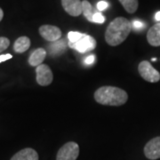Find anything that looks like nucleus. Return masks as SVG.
Here are the masks:
<instances>
[{
	"mask_svg": "<svg viewBox=\"0 0 160 160\" xmlns=\"http://www.w3.org/2000/svg\"><path fill=\"white\" fill-rule=\"evenodd\" d=\"M131 23L125 17H118L109 23L105 32V40L111 46L122 44L131 32Z\"/></svg>",
	"mask_w": 160,
	"mask_h": 160,
	"instance_id": "f257e3e1",
	"label": "nucleus"
},
{
	"mask_svg": "<svg viewBox=\"0 0 160 160\" xmlns=\"http://www.w3.org/2000/svg\"><path fill=\"white\" fill-rule=\"evenodd\" d=\"M94 100L102 105L122 106L127 102L128 94L125 90L116 86H102L94 92Z\"/></svg>",
	"mask_w": 160,
	"mask_h": 160,
	"instance_id": "f03ea898",
	"label": "nucleus"
},
{
	"mask_svg": "<svg viewBox=\"0 0 160 160\" xmlns=\"http://www.w3.org/2000/svg\"><path fill=\"white\" fill-rule=\"evenodd\" d=\"M79 155V146L75 142L65 143L58 150L56 160H77Z\"/></svg>",
	"mask_w": 160,
	"mask_h": 160,
	"instance_id": "7ed1b4c3",
	"label": "nucleus"
},
{
	"mask_svg": "<svg viewBox=\"0 0 160 160\" xmlns=\"http://www.w3.org/2000/svg\"><path fill=\"white\" fill-rule=\"evenodd\" d=\"M138 71L143 79L148 82L156 83L160 80V73L148 61H143L139 64Z\"/></svg>",
	"mask_w": 160,
	"mask_h": 160,
	"instance_id": "20e7f679",
	"label": "nucleus"
},
{
	"mask_svg": "<svg viewBox=\"0 0 160 160\" xmlns=\"http://www.w3.org/2000/svg\"><path fill=\"white\" fill-rule=\"evenodd\" d=\"M69 46L72 49L81 53H85L87 52L92 51L96 47V40L89 35L84 34L83 37L76 43L69 42Z\"/></svg>",
	"mask_w": 160,
	"mask_h": 160,
	"instance_id": "39448f33",
	"label": "nucleus"
},
{
	"mask_svg": "<svg viewBox=\"0 0 160 160\" xmlns=\"http://www.w3.org/2000/svg\"><path fill=\"white\" fill-rule=\"evenodd\" d=\"M36 79L39 86H47L51 85L53 80V75L48 65L41 64L36 68Z\"/></svg>",
	"mask_w": 160,
	"mask_h": 160,
	"instance_id": "423d86ee",
	"label": "nucleus"
},
{
	"mask_svg": "<svg viewBox=\"0 0 160 160\" xmlns=\"http://www.w3.org/2000/svg\"><path fill=\"white\" fill-rule=\"evenodd\" d=\"M144 155L150 160L160 158V136L151 139L144 147Z\"/></svg>",
	"mask_w": 160,
	"mask_h": 160,
	"instance_id": "0eeeda50",
	"label": "nucleus"
},
{
	"mask_svg": "<svg viewBox=\"0 0 160 160\" xmlns=\"http://www.w3.org/2000/svg\"><path fill=\"white\" fill-rule=\"evenodd\" d=\"M40 36L49 42H56L62 37V31L56 26L52 25H43L38 29Z\"/></svg>",
	"mask_w": 160,
	"mask_h": 160,
	"instance_id": "6e6552de",
	"label": "nucleus"
},
{
	"mask_svg": "<svg viewBox=\"0 0 160 160\" xmlns=\"http://www.w3.org/2000/svg\"><path fill=\"white\" fill-rule=\"evenodd\" d=\"M62 5L64 11L71 16L77 17L83 13L82 1L80 0H62Z\"/></svg>",
	"mask_w": 160,
	"mask_h": 160,
	"instance_id": "1a4fd4ad",
	"label": "nucleus"
},
{
	"mask_svg": "<svg viewBox=\"0 0 160 160\" xmlns=\"http://www.w3.org/2000/svg\"><path fill=\"white\" fill-rule=\"evenodd\" d=\"M38 154L35 149L26 148L18 151L10 160H38Z\"/></svg>",
	"mask_w": 160,
	"mask_h": 160,
	"instance_id": "9d476101",
	"label": "nucleus"
},
{
	"mask_svg": "<svg viewBox=\"0 0 160 160\" xmlns=\"http://www.w3.org/2000/svg\"><path fill=\"white\" fill-rule=\"evenodd\" d=\"M46 57V51L44 48H38L31 52L29 58V64L32 67H38L43 64L44 60Z\"/></svg>",
	"mask_w": 160,
	"mask_h": 160,
	"instance_id": "9b49d317",
	"label": "nucleus"
},
{
	"mask_svg": "<svg viewBox=\"0 0 160 160\" xmlns=\"http://www.w3.org/2000/svg\"><path fill=\"white\" fill-rule=\"evenodd\" d=\"M147 40L152 46H160V22L155 24L148 31Z\"/></svg>",
	"mask_w": 160,
	"mask_h": 160,
	"instance_id": "f8f14e48",
	"label": "nucleus"
},
{
	"mask_svg": "<svg viewBox=\"0 0 160 160\" xmlns=\"http://www.w3.org/2000/svg\"><path fill=\"white\" fill-rule=\"evenodd\" d=\"M30 46V39L28 37H20L18 38L13 45V50L17 53H22L25 52Z\"/></svg>",
	"mask_w": 160,
	"mask_h": 160,
	"instance_id": "ddd939ff",
	"label": "nucleus"
},
{
	"mask_svg": "<svg viewBox=\"0 0 160 160\" xmlns=\"http://www.w3.org/2000/svg\"><path fill=\"white\" fill-rule=\"evenodd\" d=\"M119 2L125 10L129 13H133L138 9V0H119Z\"/></svg>",
	"mask_w": 160,
	"mask_h": 160,
	"instance_id": "4468645a",
	"label": "nucleus"
},
{
	"mask_svg": "<svg viewBox=\"0 0 160 160\" xmlns=\"http://www.w3.org/2000/svg\"><path fill=\"white\" fill-rule=\"evenodd\" d=\"M66 46L64 44L63 40H58L56 42H53V44L50 46V54L52 55H60L61 53H62L65 51Z\"/></svg>",
	"mask_w": 160,
	"mask_h": 160,
	"instance_id": "2eb2a0df",
	"label": "nucleus"
},
{
	"mask_svg": "<svg viewBox=\"0 0 160 160\" xmlns=\"http://www.w3.org/2000/svg\"><path fill=\"white\" fill-rule=\"evenodd\" d=\"M82 8H83V14L85 15V17L89 22H92L93 12H92V6L91 4L87 0H84L82 1Z\"/></svg>",
	"mask_w": 160,
	"mask_h": 160,
	"instance_id": "dca6fc26",
	"label": "nucleus"
},
{
	"mask_svg": "<svg viewBox=\"0 0 160 160\" xmlns=\"http://www.w3.org/2000/svg\"><path fill=\"white\" fill-rule=\"evenodd\" d=\"M83 35L84 34H82L80 32L70 31V32H69V34H68V38H69L70 43H76V42H78L83 37Z\"/></svg>",
	"mask_w": 160,
	"mask_h": 160,
	"instance_id": "f3484780",
	"label": "nucleus"
},
{
	"mask_svg": "<svg viewBox=\"0 0 160 160\" xmlns=\"http://www.w3.org/2000/svg\"><path fill=\"white\" fill-rule=\"evenodd\" d=\"M9 46H10V40L6 37H1L0 38V52L6 50Z\"/></svg>",
	"mask_w": 160,
	"mask_h": 160,
	"instance_id": "a211bd4d",
	"label": "nucleus"
},
{
	"mask_svg": "<svg viewBox=\"0 0 160 160\" xmlns=\"http://www.w3.org/2000/svg\"><path fill=\"white\" fill-rule=\"evenodd\" d=\"M105 22V17L103 16L101 12H95L92 17V22L95 23H103Z\"/></svg>",
	"mask_w": 160,
	"mask_h": 160,
	"instance_id": "6ab92c4d",
	"label": "nucleus"
},
{
	"mask_svg": "<svg viewBox=\"0 0 160 160\" xmlns=\"http://www.w3.org/2000/svg\"><path fill=\"white\" fill-rule=\"evenodd\" d=\"M109 6V4L106 1H100L97 4V9L99 11H103Z\"/></svg>",
	"mask_w": 160,
	"mask_h": 160,
	"instance_id": "aec40b11",
	"label": "nucleus"
},
{
	"mask_svg": "<svg viewBox=\"0 0 160 160\" xmlns=\"http://www.w3.org/2000/svg\"><path fill=\"white\" fill-rule=\"evenodd\" d=\"M144 23L140 22V21H133L132 22V27L135 29H142V28H144Z\"/></svg>",
	"mask_w": 160,
	"mask_h": 160,
	"instance_id": "412c9836",
	"label": "nucleus"
},
{
	"mask_svg": "<svg viewBox=\"0 0 160 160\" xmlns=\"http://www.w3.org/2000/svg\"><path fill=\"white\" fill-rule=\"evenodd\" d=\"M12 58V54H9V53H7V54H2V55H0V63L5 62V61H7V60H10Z\"/></svg>",
	"mask_w": 160,
	"mask_h": 160,
	"instance_id": "4be33fe9",
	"label": "nucleus"
},
{
	"mask_svg": "<svg viewBox=\"0 0 160 160\" xmlns=\"http://www.w3.org/2000/svg\"><path fill=\"white\" fill-rule=\"evenodd\" d=\"M94 60H95V56L94 55H90V56H88V57L86 58L85 62H86V64L90 65V64H92V63L94 62Z\"/></svg>",
	"mask_w": 160,
	"mask_h": 160,
	"instance_id": "5701e85b",
	"label": "nucleus"
},
{
	"mask_svg": "<svg viewBox=\"0 0 160 160\" xmlns=\"http://www.w3.org/2000/svg\"><path fill=\"white\" fill-rule=\"evenodd\" d=\"M155 19H156V21L159 22L160 21V12H158L156 13V15H155Z\"/></svg>",
	"mask_w": 160,
	"mask_h": 160,
	"instance_id": "b1692460",
	"label": "nucleus"
},
{
	"mask_svg": "<svg viewBox=\"0 0 160 160\" xmlns=\"http://www.w3.org/2000/svg\"><path fill=\"white\" fill-rule=\"evenodd\" d=\"M3 17H4V12H3V10L0 7V22L3 20Z\"/></svg>",
	"mask_w": 160,
	"mask_h": 160,
	"instance_id": "393cba45",
	"label": "nucleus"
}]
</instances>
